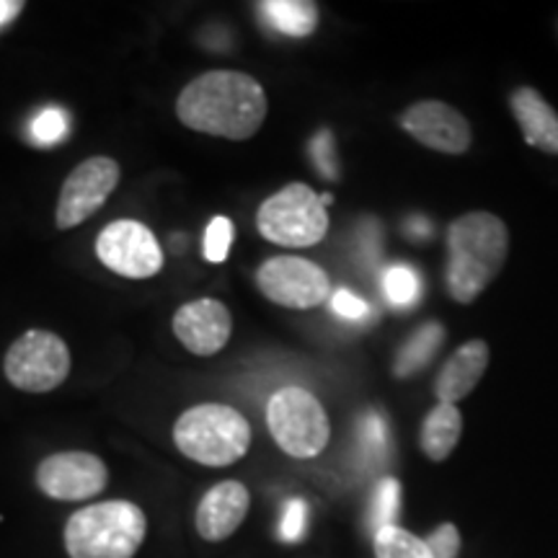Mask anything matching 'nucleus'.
I'll list each match as a JSON object with an SVG mask.
<instances>
[{
  "label": "nucleus",
  "mask_w": 558,
  "mask_h": 558,
  "mask_svg": "<svg viewBox=\"0 0 558 558\" xmlns=\"http://www.w3.org/2000/svg\"><path fill=\"white\" fill-rule=\"evenodd\" d=\"M267 94L254 75L241 70H209L181 88L177 117L202 135L248 140L267 120Z\"/></svg>",
  "instance_id": "1"
},
{
  "label": "nucleus",
  "mask_w": 558,
  "mask_h": 558,
  "mask_svg": "<svg viewBox=\"0 0 558 558\" xmlns=\"http://www.w3.org/2000/svg\"><path fill=\"white\" fill-rule=\"evenodd\" d=\"M509 254V230L492 213H465L448 228V292L473 303L497 279Z\"/></svg>",
  "instance_id": "2"
},
{
  "label": "nucleus",
  "mask_w": 558,
  "mask_h": 558,
  "mask_svg": "<svg viewBox=\"0 0 558 558\" xmlns=\"http://www.w3.org/2000/svg\"><path fill=\"white\" fill-rule=\"evenodd\" d=\"M148 535L143 507L128 499L99 501L73 512L62 530L70 558H135Z\"/></svg>",
  "instance_id": "3"
},
{
  "label": "nucleus",
  "mask_w": 558,
  "mask_h": 558,
  "mask_svg": "<svg viewBox=\"0 0 558 558\" xmlns=\"http://www.w3.org/2000/svg\"><path fill=\"white\" fill-rule=\"evenodd\" d=\"M173 445L184 458L207 469L239 463L251 448V424L226 403H197L173 424Z\"/></svg>",
  "instance_id": "4"
},
{
  "label": "nucleus",
  "mask_w": 558,
  "mask_h": 558,
  "mask_svg": "<svg viewBox=\"0 0 558 558\" xmlns=\"http://www.w3.org/2000/svg\"><path fill=\"white\" fill-rule=\"evenodd\" d=\"M256 228L264 239L288 248L316 246L329 233V215L324 199L308 184H288L262 202Z\"/></svg>",
  "instance_id": "5"
},
{
  "label": "nucleus",
  "mask_w": 558,
  "mask_h": 558,
  "mask_svg": "<svg viewBox=\"0 0 558 558\" xmlns=\"http://www.w3.org/2000/svg\"><path fill=\"white\" fill-rule=\"evenodd\" d=\"M267 427L279 450L308 460L324 452L331 437V424L324 407L311 390L284 386L267 403Z\"/></svg>",
  "instance_id": "6"
},
{
  "label": "nucleus",
  "mask_w": 558,
  "mask_h": 558,
  "mask_svg": "<svg viewBox=\"0 0 558 558\" xmlns=\"http://www.w3.org/2000/svg\"><path fill=\"white\" fill-rule=\"evenodd\" d=\"M70 349L65 339L45 329H32L13 341L3 357V373L13 388L24 393H50L70 375Z\"/></svg>",
  "instance_id": "7"
},
{
  "label": "nucleus",
  "mask_w": 558,
  "mask_h": 558,
  "mask_svg": "<svg viewBox=\"0 0 558 558\" xmlns=\"http://www.w3.org/2000/svg\"><path fill=\"white\" fill-rule=\"evenodd\" d=\"M256 288L275 305L308 311L329 300L331 279L303 256H271L256 269Z\"/></svg>",
  "instance_id": "8"
},
{
  "label": "nucleus",
  "mask_w": 558,
  "mask_h": 558,
  "mask_svg": "<svg viewBox=\"0 0 558 558\" xmlns=\"http://www.w3.org/2000/svg\"><path fill=\"white\" fill-rule=\"evenodd\" d=\"M122 179V169L114 158L94 156L70 171L62 184L58 209H54V222L60 230H70L88 218H94L99 209L107 205L111 192L117 190Z\"/></svg>",
  "instance_id": "9"
},
{
  "label": "nucleus",
  "mask_w": 558,
  "mask_h": 558,
  "mask_svg": "<svg viewBox=\"0 0 558 558\" xmlns=\"http://www.w3.org/2000/svg\"><path fill=\"white\" fill-rule=\"evenodd\" d=\"M96 256L124 279H150L163 269V248L140 220L109 222L96 239Z\"/></svg>",
  "instance_id": "10"
},
{
  "label": "nucleus",
  "mask_w": 558,
  "mask_h": 558,
  "mask_svg": "<svg viewBox=\"0 0 558 558\" xmlns=\"http://www.w3.org/2000/svg\"><path fill=\"white\" fill-rule=\"evenodd\" d=\"M39 492L54 501H86L109 484V469L99 456L86 450L54 452L37 465Z\"/></svg>",
  "instance_id": "11"
},
{
  "label": "nucleus",
  "mask_w": 558,
  "mask_h": 558,
  "mask_svg": "<svg viewBox=\"0 0 558 558\" xmlns=\"http://www.w3.org/2000/svg\"><path fill=\"white\" fill-rule=\"evenodd\" d=\"M401 128L416 143L445 153V156H463L471 148V124L442 101H416L401 114Z\"/></svg>",
  "instance_id": "12"
},
{
  "label": "nucleus",
  "mask_w": 558,
  "mask_h": 558,
  "mask_svg": "<svg viewBox=\"0 0 558 558\" xmlns=\"http://www.w3.org/2000/svg\"><path fill=\"white\" fill-rule=\"evenodd\" d=\"M173 333L197 357H213L226 349L233 333L230 311L215 298H197L173 313Z\"/></svg>",
  "instance_id": "13"
},
{
  "label": "nucleus",
  "mask_w": 558,
  "mask_h": 558,
  "mask_svg": "<svg viewBox=\"0 0 558 558\" xmlns=\"http://www.w3.org/2000/svg\"><path fill=\"white\" fill-rule=\"evenodd\" d=\"M251 507V494L241 481H220L205 497L199 499L194 525L202 541L220 543L228 541L246 520Z\"/></svg>",
  "instance_id": "14"
},
{
  "label": "nucleus",
  "mask_w": 558,
  "mask_h": 558,
  "mask_svg": "<svg viewBox=\"0 0 558 558\" xmlns=\"http://www.w3.org/2000/svg\"><path fill=\"white\" fill-rule=\"evenodd\" d=\"M488 367V344L484 339H471L456 349V354L445 362L435 380V396L439 403H456L471 393L484 378Z\"/></svg>",
  "instance_id": "15"
},
{
  "label": "nucleus",
  "mask_w": 558,
  "mask_h": 558,
  "mask_svg": "<svg viewBox=\"0 0 558 558\" xmlns=\"http://www.w3.org/2000/svg\"><path fill=\"white\" fill-rule=\"evenodd\" d=\"M514 120H518L525 143L548 156H558V114L535 88H518L509 96Z\"/></svg>",
  "instance_id": "16"
},
{
  "label": "nucleus",
  "mask_w": 558,
  "mask_h": 558,
  "mask_svg": "<svg viewBox=\"0 0 558 558\" xmlns=\"http://www.w3.org/2000/svg\"><path fill=\"white\" fill-rule=\"evenodd\" d=\"M460 432H463L460 409L452 407V403H437V407L427 414V418H424L422 435H418L424 456L435 460V463L448 460L450 452L458 448Z\"/></svg>",
  "instance_id": "17"
},
{
  "label": "nucleus",
  "mask_w": 558,
  "mask_h": 558,
  "mask_svg": "<svg viewBox=\"0 0 558 558\" xmlns=\"http://www.w3.org/2000/svg\"><path fill=\"white\" fill-rule=\"evenodd\" d=\"M256 9L284 37H311L318 26V5L311 0H264Z\"/></svg>",
  "instance_id": "18"
},
{
  "label": "nucleus",
  "mask_w": 558,
  "mask_h": 558,
  "mask_svg": "<svg viewBox=\"0 0 558 558\" xmlns=\"http://www.w3.org/2000/svg\"><path fill=\"white\" fill-rule=\"evenodd\" d=\"M445 341V329L437 320H429L411 337L407 344L401 347L399 357H396V375L399 378H409V375L418 373L422 367L429 365V360L435 357Z\"/></svg>",
  "instance_id": "19"
},
{
  "label": "nucleus",
  "mask_w": 558,
  "mask_h": 558,
  "mask_svg": "<svg viewBox=\"0 0 558 558\" xmlns=\"http://www.w3.org/2000/svg\"><path fill=\"white\" fill-rule=\"evenodd\" d=\"M375 556L378 558H432L427 541L416 538L409 530L388 525L375 533Z\"/></svg>",
  "instance_id": "20"
},
{
  "label": "nucleus",
  "mask_w": 558,
  "mask_h": 558,
  "mask_svg": "<svg viewBox=\"0 0 558 558\" xmlns=\"http://www.w3.org/2000/svg\"><path fill=\"white\" fill-rule=\"evenodd\" d=\"M383 292H386L388 303L396 308H409L418 300L422 292V279L409 264H393L383 277Z\"/></svg>",
  "instance_id": "21"
},
{
  "label": "nucleus",
  "mask_w": 558,
  "mask_h": 558,
  "mask_svg": "<svg viewBox=\"0 0 558 558\" xmlns=\"http://www.w3.org/2000/svg\"><path fill=\"white\" fill-rule=\"evenodd\" d=\"M401 505V484L396 478H383L378 486H375L373 505H369V520H373L375 533L383 527L393 525L396 514H399Z\"/></svg>",
  "instance_id": "22"
},
{
  "label": "nucleus",
  "mask_w": 558,
  "mask_h": 558,
  "mask_svg": "<svg viewBox=\"0 0 558 558\" xmlns=\"http://www.w3.org/2000/svg\"><path fill=\"white\" fill-rule=\"evenodd\" d=\"M360 445L365 448V452L373 458V463H380V460L388 458L390 452V437H388V427L383 422L380 414L369 411L365 418L360 422Z\"/></svg>",
  "instance_id": "23"
},
{
  "label": "nucleus",
  "mask_w": 558,
  "mask_h": 558,
  "mask_svg": "<svg viewBox=\"0 0 558 558\" xmlns=\"http://www.w3.org/2000/svg\"><path fill=\"white\" fill-rule=\"evenodd\" d=\"M233 235H235L233 222L222 218V215L213 218V222H209L205 230V246H202V251H205V259L213 264L226 262L230 254V246H233Z\"/></svg>",
  "instance_id": "24"
},
{
  "label": "nucleus",
  "mask_w": 558,
  "mask_h": 558,
  "mask_svg": "<svg viewBox=\"0 0 558 558\" xmlns=\"http://www.w3.org/2000/svg\"><path fill=\"white\" fill-rule=\"evenodd\" d=\"M305 530H308V505L303 499H290L284 505L282 522H279V538L284 543L303 541Z\"/></svg>",
  "instance_id": "25"
},
{
  "label": "nucleus",
  "mask_w": 558,
  "mask_h": 558,
  "mask_svg": "<svg viewBox=\"0 0 558 558\" xmlns=\"http://www.w3.org/2000/svg\"><path fill=\"white\" fill-rule=\"evenodd\" d=\"M32 135L39 145H54L68 135V117L60 109H47L34 120Z\"/></svg>",
  "instance_id": "26"
},
{
  "label": "nucleus",
  "mask_w": 558,
  "mask_h": 558,
  "mask_svg": "<svg viewBox=\"0 0 558 558\" xmlns=\"http://www.w3.org/2000/svg\"><path fill=\"white\" fill-rule=\"evenodd\" d=\"M311 158L316 163V169L324 173L326 179H339V163H337V150H333V135L331 132H318L311 143Z\"/></svg>",
  "instance_id": "27"
},
{
  "label": "nucleus",
  "mask_w": 558,
  "mask_h": 558,
  "mask_svg": "<svg viewBox=\"0 0 558 558\" xmlns=\"http://www.w3.org/2000/svg\"><path fill=\"white\" fill-rule=\"evenodd\" d=\"M331 311L344 320H367L369 316H373V308H369L365 300L357 298L354 292H349V290L333 292Z\"/></svg>",
  "instance_id": "28"
},
{
  "label": "nucleus",
  "mask_w": 558,
  "mask_h": 558,
  "mask_svg": "<svg viewBox=\"0 0 558 558\" xmlns=\"http://www.w3.org/2000/svg\"><path fill=\"white\" fill-rule=\"evenodd\" d=\"M427 548L432 558H456L460 550V533L456 525L445 522L437 530H432L427 538Z\"/></svg>",
  "instance_id": "29"
},
{
  "label": "nucleus",
  "mask_w": 558,
  "mask_h": 558,
  "mask_svg": "<svg viewBox=\"0 0 558 558\" xmlns=\"http://www.w3.org/2000/svg\"><path fill=\"white\" fill-rule=\"evenodd\" d=\"M407 235L411 241H427L432 235V222L427 218H422V215H416V218H411L407 222Z\"/></svg>",
  "instance_id": "30"
},
{
  "label": "nucleus",
  "mask_w": 558,
  "mask_h": 558,
  "mask_svg": "<svg viewBox=\"0 0 558 558\" xmlns=\"http://www.w3.org/2000/svg\"><path fill=\"white\" fill-rule=\"evenodd\" d=\"M21 11H24V3H21V0H0V29L9 26L11 21H16Z\"/></svg>",
  "instance_id": "31"
}]
</instances>
